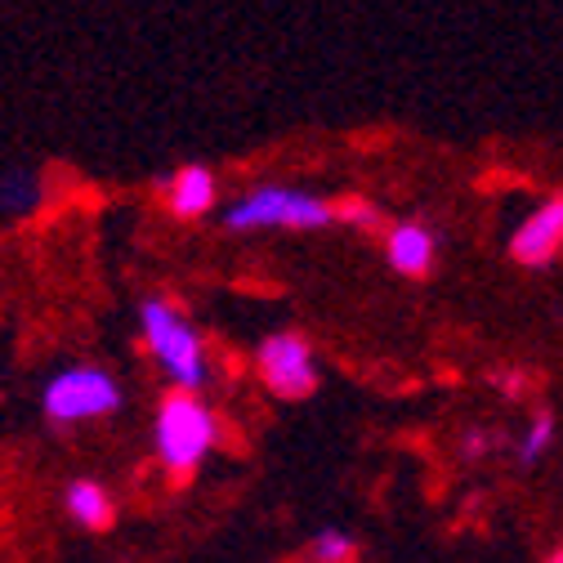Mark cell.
Segmentation results:
<instances>
[{
    "label": "cell",
    "instance_id": "cell-1",
    "mask_svg": "<svg viewBox=\"0 0 563 563\" xmlns=\"http://www.w3.org/2000/svg\"><path fill=\"white\" fill-rule=\"evenodd\" d=\"M139 327H144L153 358L162 363V372L170 376V385L179 394H197L210 380L206 344H201L197 327L170 300H144V309H139Z\"/></svg>",
    "mask_w": 563,
    "mask_h": 563
},
{
    "label": "cell",
    "instance_id": "cell-2",
    "mask_svg": "<svg viewBox=\"0 0 563 563\" xmlns=\"http://www.w3.org/2000/svg\"><path fill=\"white\" fill-rule=\"evenodd\" d=\"M157 456L170 474H192L220 443V416L210 411L197 394L170 389L157 407Z\"/></svg>",
    "mask_w": 563,
    "mask_h": 563
},
{
    "label": "cell",
    "instance_id": "cell-3",
    "mask_svg": "<svg viewBox=\"0 0 563 563\" xmlns=\"http://www.w3.org/2000/svg\"><path fill=\"white\" fill-rule=\"evenodd\" d=\"M331 220V201L300 192V188H282L264 184L246 197H238L224 210V229L229 233H255V229H327Z\"/></svg>",
    "mask_w": 563,
    "mask_h": 563
},
{
    "label": "cell",
    "instance_id": "cell-4",
    "mask_svg": "<svg viewBox=\"0 0 563 563\" xmlns=\"http://www.w3.org/2000/svg\"><path fill=\"white\" fill-rule=\"evenodd\" d=\"M121 411V385L103 367H67L45 385V420L49 426H81L108 420Z\"/></svg>",
    "mask_w": 563,
    "mask_h": 563
},
{
    "label": "cell",
    "instance_id": "cell-5",
    "mask_svg": "<svg viewBox=\"0 0 563 563\" xmlns=\"http://www.w3.org/2000/svg\"><path fill=\"white\" fill-rule=\"evenodd\" d=\"M260 376L264 385L277 394V398H309L318 389V358H313V349L305 335L296 331H277L260 344Z\"/></svg>",
    "mask_w": 563,
    "mask_h": 563
},
{
    "label": "cell",
    "instance_id": "cell-6",
    "mask_svg": "<svg viewBox=\"0 0 563 563\" xmlns=\"http://www.w3.org/2000/svg\"><path fill=\"white\" fill-rule=\"evenodd\" d=\"M559 251H563V197H550V201H541L532 216L515 229L510 255H515L519 264H528V268H541V264H550Z\"/></svg>",
    "mask_w": 563,
    "mask_h": 563
},
{
    "label": "cell",
    "instance_id": "cell-7",
    "mask_svg": "<svg viewBox=\"0 0 563 563\" xmlns=\"http://www.w3.org/2000/svg\"><path fill=\"white\" fill-rule=\"evenodd\" d=\"M434 255H439V238L426 224H394L385 233V260L402 277H426L434 268Z\"/></svg>",
    "mask_w": 563,
    "mask_h": 563
},
{
    "label": "cell",
    "instance_id": "cell-8",
    "mask_svg": "<svg viewBox=\"0 0 563 563\" xmlns=\"http://www.w3.org/2000/svg\"><path fill=\"white\" fill-rule=\"evenodd\" d=\"M166 206L179 220H201L210 206H216V175L206 166H179L170 179H162Z\"/></svg>",
    "mask_w": 563,
    "mask_h": 563
},
{
    "label": "cell",
    "instance_id": "cell-9",
    "mask_svg": "<svg viewBox=\"0 0 563 563\" xmlns=\"http://www.w3.org/2000/svg\"><path fill=\"white\" fill-rule=\"evenodd\" d=\"M67 515H73L81 528H90V532H108L112 519H117V506H112L103 483L77 478L73 487H67Z\"/></svg>",
    "mask_w": 563,
    "mask_h": 563
},
{
    "label": "cell",
    "instance_id": "cell-10",
    "mask_svg": "<svg viewBox=\"0 0 563 563\" xmlns=\"http://www.w3.org/2000/svg\"><path fill=\"white\" fill-rule=\"evenodd\" d=\"M550 443H554V416H550V411H537V416L528 420L523 439H519V461H523V465H537V461L550 452Z\"/></svg>",
    "mask_w": 563,
    "mask_h": 563
},
{
    "label": "cell",
    "instance_id": "cell-11",
    "mask_svg": "<svg viewBox=\"0 0 563 563\" xmlns=\"http://www.w3.org/2000/svg\"><path fill=\"white\" fill-rule=\"evenodd\" d=\"M36 197H41V188H36V179L27 170H14V175L0 179V210H10V216H23V210H32Z\"/></svg>",
    "mask_w": 563,
    "mask_h": 563
},
{
    "label": "cell",
    "instance_id": "cell-12",
    "mask_svg": "<svg viewBox=\"0 0 563 563\" xmlns=\"http://www.w3.org/2000/svg\"><path fill=\"white\" fill-rule=\"evenodd\" d=\"M331 220H340L349 229H363V233H376L380 229V206H372L367 197H344V201H331Z\"/></svg>",
    "mask_w": 563,
    "mask_h": 563
},
{
    "label": "cell",
    "instance_id": "cell-13",
    "mask_svg": "<svg viewBox=\"0 0 563 563\" xmlns=\"http://www.w3.org/2000/svg\"><path fill=\"white\" fill-rule=\"evenodd\" d=\"M354 559V537L340 528H322L313 537V563H349Z\"/></svg>",
    "mask_w": 563,
    "mask_h": 563
},
{
    "label": "cell",
    "instance_id": "cell-14",
    "mask_svg": "<svg viewBox=\"0 0 563 563\" xmlns=\"http://www.w3.org/2000/svg\"><path fill=\"white\" fill-rule=\"evenodd\" d=\"M492 443H497V439H492L487 430H465V434H461V456L478 461V456H487V448H492Z\"/></svg>",
    "mask_w": 563,
    "mask_h": 563
},
{
    "label": "cell",
    "instance_id": "cell-15",
    "mask_svg": "<svg viewBox=\"0 0 563 563\" xmlns=\"http://www.w3.org/2000/svg\"><path fill=\"white\" fill-rule=\"evenodd\" d=\"M492 385H497L506 398H519V394L528 389V372H515V367H506V372H497V376H492Z\"/></svg>",
    "mask_w": 563,
    "mask_h": 563
},
{
    "label": "cell",
    "instance_id": "cell-16",
    "mask_svg": "<svg viewBox=\"0 0 563 563\" xmlns=\"http://www.w3.org/2000/svg\"><path fill=\"white\" fill-rule=\"evenodd\" d=\"M545 563H563V545H559V550H554V554H550Z\"/></svg>",
    "mask_w": 563,
    "mask_h": 563
}]
</instances>
